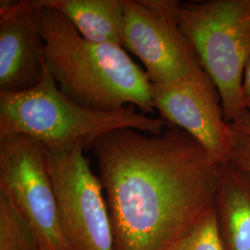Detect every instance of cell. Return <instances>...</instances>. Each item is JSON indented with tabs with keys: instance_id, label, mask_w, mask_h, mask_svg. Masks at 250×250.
Returning a JSON list of instances; mask_svg holds the SVG:
<instances>
[{
	"instance_id": "obj_14",
	"label": "cell",
	"mask_w": 250,
	"mask_h": 250,
	"mask_svg": "<svg viewBox=\"0 0 250 250\" xmlns=\"http://www.w3.org/2000/svg\"><path fill=\"white\" fill-rule=\"evenodd\" d=\"M231 163L250 174V136L235 133Z\"/></svg>"
},
{
	"instance_id": "obj_12",
	"label": "cell",
	"mask_w": 250,
	"mask_h": 250,
	"mask_svg": "<svg viewBox=\"0 0 250 250\" xmlns=\"http://www.w3.org/2000/svg\"><path fill=\"white\" fill-rule=\"evenodd\" d=\"M0 250H38L31 227L3 195H0Z\"/></svg>"
},
{
	"instance_id": "obj_1",
	"label": "cell",
	"mask_w": 250,
	"mask_h": 250,
	"mask_svg": "<svg viewBox=\"0 0 250 250\" xmlns=\"http://www.w3.org/2000/svg\"><path fill=\"white\" fill-rule=\"evenodd\" d=\"M114 250H167L216 204L220 169L186 131L120 128L92 146Z\"/></svg>"
},
{
	"instance_id": "obj_16",
	"label": "cell",
	"mask_w": 250,
	"mask_h": 250,
	"mask_svg": "<svg viewBox=\"0 0 250 250\" xmlns=\"http://www.w3.org/2000/svg\"><path fill=\"white\" fill-rule=\"evenodd\" d=\"M231 126L236 134L250 136V110H248L238 121L231 124Z\"/></svg>"
},
{
	"instance_id": "obj_7",
	"label": "cell",
	"mask_w": 250,
	"mask_h": 250,
	"mask_svg": "<svg viewBox=\"0 0 250 250\" xmlns=\"http://www.w3.org/2000/svg\"><path fill=\"white\" fill-rule=\"evenodd\" d=\"M176 0H125L123 46L143 62L151 83L169 84L205 74L179 26Z\"/></svg>"
},
{
	"instance_id": "obj_10",
	"label": "cell",
	"mask_w": 250,
	"mask_h": 250,
	"mask_svg": "<svg viewBox=\"0 0 250 250\" xmlns=\"http://www.w3.org/2000/svg\"><path fill=\"white\" fill-rule=\"evenodd\" d=\"M216 208L228 250H250V174L221 165Z\"/></svg>"
},
{
	"instance_id": "obj_6",
	"label": "cell",
	"mask_w": 250,
	"mask_h": 250,
	"mask_svg": "<svg viewBox=\"0 0 250 250\" xmlns=\"http://www.w3.org/2000/svg\"><path fill=\"white\" fill-rule=\"evenodd\" d=\"M83 150L46 149L63 239L68 250H114L103 188Z\"/></svg>"
},
{
	"instance_id": "obj_3",
	"label": "cell",
	"mask_w": 250,
	"mask_h": 250,
	"mask_svg": "<svg viewBox=\"0 0 250 250\" xmlns=\"http://www.w3.org/2000/svg\"><path fill=\"white\" fill-rule=\"evenodd\" d=\"M169 125L161 117L138 112L133 105L108 112L81 107L63 95L45 63L35 87L0 93V134H26L46 149H85L102 135L120 128L159 134Z\"/></svg>"
},
{
	"instance_id": "obj_9",
	"label": "cell",
	"mask_w": 250,
	"mask_h": 250,
	"mask_svg": "<svg viewBox=\"0 0 250 250\" xmlns=\"http://www.w3.org/2000/svg\"><path fill=\"white\" fill-rule=\"evenodd\" d=\"M43 8L42 0L0 1V93L31 89L41 79Z\"/></svg>"
},
{
	"instance_id": "obj_11",
	"label": "cell",
	"mask_w": 250,
	"mask_h": 250,
	"mask_svg": "<svg viewBox=\"0 0 250 250\" xmlns=\"http://www.w3.org/2000/svg\"><path fill=\"white\" fill-rule=\"evenodd\" d=\"M90 42L123 46L125 0H43Z\"/></svg>"
},
{
	"instance_id": "obj_15",
	"label": "cell",
	"mask_w": 250,
	"mask_h": 250,
	"mask_svg": "<svg viewBox=\"0 0 250 250\" xmlns=\"http://www.w3.org/2000/svg\"><path fill=\"white\" fill-rule=\"evenodd\" d=\"M242 94L244 104L248 110H250V53L245 66L244 79L242 84Z\"/></svg>"
},
{
	"instance_id": "obj_13",
	"label": "cell",
	"mask_w": 250,
	"mask_h": 250,
	"mask_svg": "<svg viewBox=\"0 0 250 250\" xmlns=\"http://www.w3.org/2000/svg\"><path fill=\"white\" fill-rule=\"evenodd\" d=\"M216 204L167 250H226Z\"/></svg>"
},
{
	"instance_id": "obj_8",
	"label": "cell",
	"mask_w": 250,
	"mask_h": 250,
	"mask_svg": "<svg viewBox=\"0 0 250 250\" xmlns=\"http://www.w3.org/2000/svg\"><path fill=\"white\" fill-rule=\"evenodd\" d=\"M151 95L162 119L195 138L219 165L231 163L235 133L207 73L169 84L151 83Z\"/></svg>"
},
{
	"instance_id": "obj_5",
	"label": "cell",
	"mask_w": 250,
	"mask_h": 250,
	"mask_svg": "<svg viewBox=\"0 0 250 250\" xmlns=\"http://www.w3.org/2000/svg\"><path fill=\"white\" fill-rule=\"evenodd\" d=\"M0 195L29 224L38 250H68L43 144L26 134H0Z\"/></svg>"
},
{
	"instance_id": "obj_4",
	"label": "cell",
	"mask_w": 250,
	"mask_h": 250,
	"mask_svg": "<svg viewBox=\"0 0 250 250\" xmlns=\"http://www.w3.org/2000/svg\"><path fill=\"white\" fill-rule=\"evenodd\" d=\"M177 21L218 90L224 118L232 124L247 111L242 84L250 53V0L179 1Z\"/></svg>"
},
{
	"instance_id": "obj_2",
	"label": "cell",
	"mask_w": 250,
	"mask_h": 250,
	"mask_svg": "<svg viewBox=\"0 0 250 250\" xmlns=\"http://www.w3.org/2000/svg\"><path fill=\"white\" fill-rule=\"evenodd\" d=\"M43 6L44 63L64 96L97 111H116L129 105L145 114L154 111L147 74L123 46L90 42L60 11Z\"/></svg>"
}]
</instances>
